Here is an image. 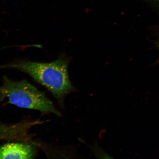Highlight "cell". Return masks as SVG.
I'll use <instances>...</instances> for the list:
<instances>
[{
	"instance_id": "obj_3",
	"label": "cell",
	"mask_w": 159,
	"mask_h": 159,
	"mask_svg": "<svg viewBox=\"0 0 159 159\" xmlns=\"http://www.w3.org/2000/svg\"><path fill=\"white\" fill-rule=\"evenodd\" d=\"M34 125L32 121L27 119L14 124L0 122V140L29 142L33 137L30 131Z\"/></svg>"
},
{
	"instance_id": "obj_2",
	"label": "cell",
	"mask_w": 159,
	"mask_h": 159,
	"mask_svg": "<svg viewBox=\"0 0 159 159\" xmlns=\"http://www.w3.org/2000/svg\"><path fill=\"white\" fill-rule=\"evenodd\" d=\"M6 99L8 104L20 108L61 116L45 93L25 80L16 81L3 76L2 84L0 86V102Z\"/></svg>"
},
{
	"instance_id": "obj_7",
	"label": "cell",
	"mask_w": 159,
	"mask_h": 159,
	"mask_svg": "<svg viewBox=\"0 0 159 159\" xmlns=\"http://www.w3.org/2000/svg\"><path fill=\"white\" fill-rule=\"evenodd\" d=\"M158 47H159V43H158Z\"/></svg>"
},
{
	"instance_id": "obj_4",
	"label": "cell",
	"mask_w": 159,
	"mask_h": 159,
	"mask_svg": "<svg viewBox=\"0 0 159 159\" xmlns=\"http://www.w3.org/2000/svg\"><path fill=\"white\" fill-rule=\"evenodd\" d=\"M39 147L35 142H11L0 146V159H33Z\"/></svg>"
},
{
	"instance_id": "obj_1",
	"label": "cell",
	"mask_w": 159,
	"mask_h": 159,
	"mask_svg": "<svg viewBox=\"0 0 159 159\" xmlns=\"http://www.w3.org/2000/svg\"><path fill=\"white\" fill-rule=\"evenodd\" d=\"M68 64V59L61 56L51 62L20 60L1 66L0 69H15L26 73L47 89L60 107L64 108L65 97L76 91L70 80Z\"/></svg>"
},
{
	"instance_id": "obj_5",
	"label": "cell",
	"mask_w": 159,
	"mask_h": 159,
	"mask_svg": "<svg viewBox=\"0 0 159 159\" xmlns=\"http://www.w3.org/2000/svg\"><path fill=\"white\" fill-rule=\"evenodd\" d=\"M91 150L95 157L98 158H112V157L105 152L98 145L95 144L91 147Z\"/></svg>"
},
{
	"instance_id": "obj_6",
	"label": "cell",
	"mask_w": 159,
	"mask_h": 159,
	"mask_svg": "<svg viewBox=\"0 0 159 159\" xmlns=\"http://www.w3.org/2000/svg\"><path fill=\"white\" fill-rule=\"evenodd\" d=\"M157 1H158L159 2V0H156Z\"/></svg>"
}]
</instances>
